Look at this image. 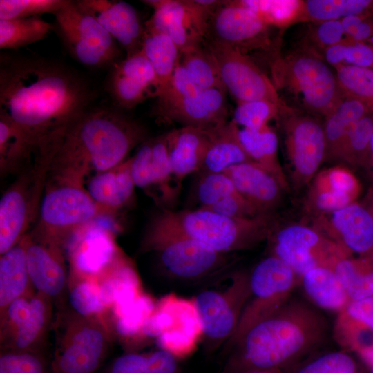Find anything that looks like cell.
<instances>
[{
  "mask_svg": "<svg viewBox=\"0 0 373 373\" xmlns=\"http://www.w3.org/2000/svg\"><path fill=\"white\" fill-rule=\"evenodd\" d=\"M94 95L80 75L62 64L36 57H1L0 115L26 133L37 153L89 109Z\"/></svg>",
  "mask_w": 373,
  "mask_h": 373,
  "instance_id": "cell-1",
  "label": "cell"
},
{
  "mask_svg": "<svg viewBox=\"0 0 373 373\" xmlns=\"http://www.w3.org/2000/svg\"><path fill=\"white\" fill-rule=\"evenodd\" d=\"M141 124L117 111L88 109L70 123L55 148V178L82 182L90 170L102 172L125 161L146 139Z\"/></svg>",
  "mask_w": 373,
  "mask_h": 373,
  "instance_id": "cell-2",
  "label": "cell"
},
{
  "mask_svg": "<svg viewBox=\"0 0 373 373\" xmlns=\"http://www.w3.org/2000/svg\"><path fill=\"white\" fill-rule=\"evenodd\" d=\"M326 332V321L317 311L305 303L287 300L227 351L222 373L283 370L318 345Z\"/></svg>",
  "mask_w": 373,
  "mask_h": 373,
  "instance_id": "cell-3",
  "label": "cell"
},
{
  "mask_svg": "<svg viewBox=\"0 0 373 373\" xmlns=\"http://www.w3.org/2000/svg\"><path fill=\"white\" fill-rule=\"evenodd\" d=\"M276 225L274 213L234 218L203 208L182 211L163 208L148 227L180 234L215 251L233 254L267 240Z\"/></svg>",
  "mask_w": 373,
  "mask_h": 373,
  "instance_id": "cell-4",
  "label": "cell"
},
{
  "mask_svg": "<svg viewBox=\"0 0 373 373\" xmlns=\"http://www.w3.org/2000/svg\"><path fill=\"white\" fill-rule=\"evenodd\" d=\"M50 373H94L108 356L111 332L104 318L61 312Z\"/></svg>",
  "mask_w": 373,
  "mask_h": 373,
  "instance_id": "cell-5",
  "label": "cell"
},
{
  "mask_svg": "<svg viewBox=\"0 0 373 373\" xmlns=\"http://www.w3.org/2000/svg\"><path fill=\"white\" fill-rule=\"evenodd\" d=\"M276 84L294 94L313 113L329 115L344 98L336 74L319 55L298 50L280 57L272 67Z\"/></svg>",
  "mask_w": 373,
  "mask_h": 373,
  "instance_id": "cell-6",
  "label": "cell"
},
{
  "mask_svg": "<svg viewBox=\"0 0 373 373\" xmlns=\"http://www.w3.org/2000/svg\"><path fill=\"white\" fill-rule=\"evenodd\" d=\"M142 248L157 253L166 276L186 283L213 280L227 272L235 262L232 254L215 251L180 234L149 227Z\"/></svg>",
  "mask_w": 373,
  "mask_h": 373,
  "instance_id": "cell-7",
  "label": "cell"
},
{
  "mask_svg": "<svg viewBox=\"0 0 373 373\" xmlns=\"http://www.w3.org/2000/svg\"><path fill=\"white\" fill-rule=\"evenodd\" d=\"M195 297L208 351L224 345L235 332L250 294L249 274L227 271L211 280Z\"/></svg>",
  "mask_w": 373,
  "mask_h": 373,
  "instance_id": "cell-8",
  "label": "cell"
},
{
  "mask_svg": "<svg viewBox=\"0 0 373 373\" xmlns=\"http://www.w3.org/2000/svg\"><path fill=\"white\" fill-rule=\"evenodd\" d=\"M143 333L146 341L154 338L160 349L178 361L190 356L204 336L194 298H186L174 293L162 296L156 301Z\"/></svg>",
  "mask_w": 373,
  "mask_h": 373,
  "instance_id": "cell-9",
  "label": "cell"
},
{
  "mask_svg": "<svg viewBox=\"0 0 373 373\" xmlns=\"http://www.w3.org/2000/svg\"><path fill=\"white\" fill-rule=\"evenodd\" d=\"M55 182L44 191L36 233L62 246L64 239L70 240L77 231L104 214L80 182L59 178Z\"/></svg>",
  "mask_w": 373,
  "mask_h": 373,
  "instance_id": "cell-10",
  "label": "cell"
},
{
  "mask_svg": "<svg viewBox=\"0 0 373 373\" xmlns=\"http://www.w3.org/2000/svg\"><path fill=\"white\" fill-rule=\"evenodd\" d=\"M300 278L278 258L269 256L249 274L250 294L236 329L224 345L228 351L254 325L278 310Z\"/></svg>",
  "mask_w": 373,
  "mask_h": 373,
  "instance_id": "cell-11",
  "label": "cell"
},
{
  "mask_svg": "<svg viewBox=\"0 0 373 373\" xmlns=\"http://www.w3.org/2000/svg\"><path fill=\"white\" fill-rule=\"evenodd\" d=\"M267 241L271 254L287 264L300 278L307 271L318 267L334 269L352 254L314 227L291 224L275 227Z\"/></svg>",
  "mask_w": 373,
  "mask_h": 373,
  "instance_id": "cell-12",
  "label": "cell"
},
{
  "mask_svg": "<svg viewBox=\"0 0 373 373\" xmlns=\"http://www.w3.org/2000/svg\"><path fill=\"white\" fill-rule=\"evenodd\" d=\"M54 15L55 30L76 61L97 68L117 63L119 55L117 42L76 1L68 0Z\"/></svg>",
  "mask_w": 373,
  "mask_h": 373,
  "instance_id": "cell-13",
  "label": "cell"
},
{
  "mask_svg": "<svg viewBox=\"0 0 373 373\" xmlns=\"http://www.w3.org/2000/svg\"><path fill=\"white\" fill-rule=\"evenodd\" d=\"M50 167L49 161L37 159L35 164L23 170L3 193L0 200L1 255L26 235L35 213L39 211Z\"/></svg>",
  "mask_w": 373,
  "mask_h": 373,
  "instance_id": "cell-14",
  "label": "cell"
},
{
  "mask_svg": "<svg viewBox=\"0 0 373 373\" xmlns=\"http://www.w3.org/2000/svg\"><path fill=\"white\" fill-rule=\"evenodd\" d=\"M153 9L145 29L166 34L181 53L204 43L210 18L222 1L148 0Z\"/></svg>",
  "mask_w": 373,
  "mask_h": 373,
  "instance_id": "cell-15",
  "label": "cell"
},
{
  "mask_svg": "<svg viewBox=\"0 0 373 373\" xmlns=\"http://www.w3.org/2000/svg\"><path fill=\"white\" fill-rule=\"evenodd\" d=\"M285 115L283 127L291 182L298 190L309 185L325 161L323 123L312 115L294 111Z\"/></svg>",
  "mask_w": 373,
  "mask_h": 373,
  "instance_id": "cell-16",
  "label": "cell"
},
{
  "mask_svg": "<svg viewBox=\"0 0 373 373\" xmlns=\"http://www.w3.org/2000/svg\"><path fill=\"white\" fill-rule=\"evenodd\" d=\"M207 46L226 90L238 102L267 100L289 108L280 97L274 84L247 54L212 39Z\"/></svg>",
  "mask_w": 373,
  "mask_h": 373,
  "instance_id": "cell-17",
  "label": "cell"
},
{
  "mask_svg": "<svg viewBox=\"0 0 373 373\" xmlns=\"http://www.w3.org/2000/svg\"><path fill=\"white\" fill-rule=\"evenodd\" d=\"M269 26L237 1H222L212 14L208 33L217 41L245 54L269 47Z\"/></svg>",
  "mask_w": 373,
  "mask_h": 373,
  "instance_id": "cell-18",
  "label": "cell"
},
{
  "mask_svg": "<svg viewBox=\"0 0 373 373\" xmlns=\"http://www.w3.org/2000/svg\"><path fill=\"white\" fill-rule=\"evenodd\" d=\"M70 274L97 279L122 255L111 229L95 220L70 239Z\"/></svg>",
  "mask_w": 373,
  "mask_h": 373,
  "instance_id": "cell-19",
  "label": "cell"
},
{
  "mask_svg": "<svg viewBox=\"0 0 373 373\" xmlns=\"http://www.w3.org/2000/svg\"><path fill=\"white\" fill-rule=\"evenodd\" d=\"M26 261L36 291L52 301L60 300L69 278L61 246L48 237L27 234Z\"/></svg>",
  "mask_w": 373,
  "mask_h": 373,
  "instance_id": "cell-20",
  "label": "cell"
},
{
  "mask_svg": "<svg viewBox=\"0 0 373 373\" xmlns=\"http://www.w3.org/2000/svg\"><path fill=\"white\" fill-rule=\"evenodd\" d=\"M318 218L316 229L352 254L367 257L373 254V208L365 201Z\"/></svg>",
  "mask_w": 373,
  "mask_h": 373,
  "instance_id": "cell-21",
  "label": "cell"
},
{
  "mask_svg": "<svg viewBox=\"0 0 373 373\" xmlns=\"http://www.w3.org/2000/svg\"><path fill=\"white\" fill-rule=\"evenodd\" d=\"M225 92L204 89L197 95L157 102L155 114L163 121L211 130L227 122Z\"/></svg>",
  "mask_w": 373,
  "mask_h": 373,
  "instance_id": "cell-22",
  "label": "cell"
},
{
  "mask_svg": "<svg viewBox=\"0 0 373 373\" xmlns=\"http://www.w3.org/2000/svg\"><path fill=\"white\" fill-rule=\"evenodd\" d=\"M309 186L305 207L318 216L331 213L356 202L361 191L357 178L342 166L318 171Z\"/></svg>",
  "mask_w": 373,
  "mask_h": 373,
  "instance_id": "cell-23",
  "label": "cell"
},
{
  "mask_svg": "<svg viewBox=\"0 0 373 373\" xmlns=\"http://www.w3.org/2000/svg\"><path fill=\"white\" fill-rule=\"evenodd\" d=\"M78 6L93 16L129 57L141 51L145 33L139 14L122 1L81 0Z\"/></svg>",
  "mask_w": 373,
  "mask_h": 373,
  "instance_id": "cell-24",
  "label": "cell"
},
{
  "mask_svg": "<svg viewBox=\"0 0 373 373\" xmlns=\"http://www.w3.org/2000/svg\"><path fill=\"white\" fill-rule=\"evenodd\" d=\"M129 160L135 186L144 189L157 186L167 204L175 200L178 191L172 181L176 180L169 162L166 134L146 140Z\"/></svg>",
  "mask_w": 373,
  "mask_h": 373,
  "instance_id": "cell-25",
  "label": "cell"
},
{
  "mask_svg": "<svg viewBox=\"0 0 373 373\" xmlns=\"http://www.w3.org/2000/svg\"><path fill=\"white\" fill-rule=\"evenodd\" d=\"M238 193L258 214L274 213L281 203L283 191L278 180L254 162L232 166L224 172Z\"/></svg>",
  "mask_w": 373,
  "mask_h": 373,
  "instance_id": "cell-26",
  "label": "cell"
},
{
  "mask_svg": "<svg viewBox=\"0 0 373 373\" xmlns=\"http://www.w3.org/2000/svg\"><path fill=\"white\" fill-rule=\"evenodd\" d=\"M166 148L174 178L179 184L201 170L210 142V130L182 126L166 133Z\"/></svg>",
  "mask_w": 373,
  "mask_h": 373,
  "instance_id": "cell-27",
  "label": "cell"
},
{
  "mask_svg": "<svg viewBox=\"0 0 373 373\" xmlns=\"http://www.w3.org/2000/svg\"><path fill=\"white\" fill-rule=\"evenodd\" d=\"M130 160L118 166L97 172L88 184L87 191L102 213H113L126 205L134 193Z\"/></svg>",
  "mask_w": 373,
  "mask_h": 373,
  "instance_id": "cell-28",
  "label": "cell"
},
{
  "mask_svg": "<svg viewBox=\"0 0 373 373\" xmlns=\"http://www.w3.org/2000/svg\"><path fill=\"white\" fill-rule=\"evenodd\" d=\"M52 301L35 292L30 296V310L10 338L1 346L2 350L43 353L48 331L52 323Z\"/></svg>",
  "mask_w": 373,
  "mask_h": 373,
  "instance_id": "cell-29",
  "label": "cell"
},
{
  "mask_svg": "<svg viewBox=\"0 0 373 373\" xmlns=\"http://www.w3.org/2000/svg\"><path fill=\"white\" fill-rule=\"evenodd\" d=\"M239 130L232 121L210 130V142L200 171L221 173L232 166L253 162L241 143Z\"/></svg>",
  "mask_w": 373,
  "mask_h": 373,
  "instance_id": "cell-30",
  "label": "cell"
},
{
  "mask_svg": "<svg viewBox=\"0 0 373 373\" xmlns=\"http://www.w3.org/2000/svg\"><path fill=\"white\" fill-rule=\"evenodd\" d=\"M27 234L0 258V314L14 300L32 294L26 261Z\"/></svg>",
  "mask_w": 373,
  "mask_h": 373,
  "instance_id": "cell-31",
  "label": "cell"
},
{
  "mask_svg": "<svg viewBox=\"0 0 373 373\" xmlns=\"http://www.w3.org/2000/svg\"><path fill=\"white\" fill-rule=\"evenodd\" d=\"M373 115V106L359 99L344 97L323 123L326 142L325 161H336L349 132L363 117Z\"/></svg>",
  "mask_w": 373,
  "mask_h": 373,
  "instance_id": "cell-32",
  "label": "cell"
},
{
  "mask_svg": "<svg viewBox=\"0 0 373 373\" xmlns=\"http://www.w3.org/2000/svg\"><path fill=\"white\" fill-rule=\"evenodd\" d=\"M307 298L318 307L340 312L350 301L334 269L318 267L300 278Z\"/></svg>",
  "mask_w": 373,
  "mask_h": 373,
  "instance_id": "cell-33",
  "label": "cell"
},
{
  "mask_svg": "<svg viewBox=\"0 0 373 373\" xmlns=\"http://www.w3.org/2000/svg\"><path fill=\"white\" fill-rule=\"evenodd\" d=\"M239 135L251 160L271 173L285 191H289L290 184L278 159V140L275 131L269 126L258 131L242 128Z\"/></svg>",
  "mask_w": 373,
  "mask_h": 373,
  "instance_id": "cell-34",
  "label": "cell"
},
{
  "mask_svg": "<svg viewBox=\"0 0 373 373\" xmlns=\"http://www.w3.org/2000/svg\"><path fill=\"white\" fill-rule=\"evenodd\" d=\"M142 50L150 61L156 75L157 97L166 88L179 66L182 53L168 35L146 29Z\"/></svg>",
  "mask_w": 373,
  "mask_h": 373,
  "instance_id": "cell-35",
  "label": "cell"
},
{
  "mask_svg": "<svg viewBox=\"0 0 373 373\" xmlns=\"http://www.w3.org/2000/svg\"><path fill=\"white\" fill-rule=\"evenodd\" d=\"M156 302L144 292L119 316L112 318L113 332L120 338L126 352H134L146 341L143 330Z\"/></svg>",
  "mask_w": 373,
  "mask_h": 373,
  "instance_id": "cell-36",
  "label": "cell"
},
{
  "mask_svg": "<svg viewBox=\"0 0 373 373\" xmlns=\"http://www.w3.org/2000/svg\"><path fill=\"white\" fill-rule=\"evenodd\" d=\"M55 26L39 17L0 19V48L16 50L46 37Z\"/></svg>",
  "mask_w": 373,
  "mask_h": 373,
  "instance_id": "cell-37",
  "label": "cell"
},
{
  "mask_svg": "<svg viewBox=\"0 0 373 373\" xmlns=\"http://www.w3.org/2000/svg\"><path fill=\"white\" fill-rule=\"evenodd\" d=\"M354 15L373 16V0L303 1L298 22L340 20Z\"/></svg>",
  "mask_w": 373,
  "mask_h": 373,
  "instance_id": "cell-38",
  "label": "cell"
},
{
  "mask_svg": "<svg viewBox=\"0 0 373 373\" xmlns=\"http://www.w3.org/2000/svg\"><path fill=\"white\" fill-rule=\"evenodd\" d=\"M36 148L26 133L0 115V168L3 172L21 169Z\"/></svg>",
  "mask_w": 373,
  "mask_h": 373,
  "instance_id": "cell-39",
  "label": "cell"
},
{
  "mask_svg": "<svg viewBox=\"0 0 373 373\" xmlns=\"http://www.w3.org/2000/svg\"><path fill=\"white\" fill-rule=\"evenodd\" d=\"M334 270L350 300L373 296V262L368 257L344 258Z\"/></svg>",
  "mask_w": 373,
  "mask_h": 373,
  "instance_id": "cell-40",
  "label": "cell"
},
{
  "mask_svg": "<svg viewBox=\"0 0 373 373\" xmlns=\"http://www.w3.org/2000/svg\"><path fill=\"white\" fill-rule=\"evenodd\" d=\"M178 360L160 349L147 354L126 352L113 361L108 373H178Z\"/></svg>",
  "mask_w": 373,
  "mask_h": 373,
  "instance_id": "cell-41",
  "label": "cell"
},
{
  "mask_svg": "<svg viewBox=\"0 0 373 373\" xmlns=\"http://www.w3.org/2000/svg\"><path fill=\"white\" fill-rule=\"evenodd\" d=\"M67 289L70 310L76 314L88 318H104L108 312L96 279L70 273Z\"/></svg>",
  "mask_w": 373,
  "mask_h": 373,
  "instance_id": "cell-42",
  "label": "cell"
},
{
  "mask_svg": "<svg viewBox=\"0 0 373 373\" xmlns=\"http://www.w3.org/2000/svg\"><path fill=\"white\" fill-rule=\"evenodd\" d=\"M180 64L202 89L227 91L207 45L202 44L182 52Z\"/></svg>",
  "mask_w": 373,
  "mask_h": 373,
  "instance_id": "cell-43",
  "label": "cell"
},
{
  "mask_svg": "<svg viewBox=\"0 0 373 373\" xmlns=\"http://www.w3.org/2000/svg\"><path fill=\"white\" fill-rule=\"evenodd\" d=\"M372 135L371 115L362 118L349 132L338 150L336 160L363 169L368 160Z\"/></svg>",
  "mask_w": 373,
  "mask_h": 373,
  "instance_id": "cell-44",
  "label": "cell"
},
{
  "mask_svg": "<svg viewBox=\"0 0 373 373\" xmlns=\"http://www.w3.org/2000/svg\"><path fill=\"white\" fill-rule=\"evenodd\" d=\"M237 2L260 16L269 26L286 28L298 23L303 1L240 0Z\"/></svg>",
  "mask_w": 373,
  "mask_h": 373,
  "instance_id": "cell-45",
  "label": "cell"
},
{
  "mask_svg": "<svg viewBox=\"0 0 373 373\" xmlns=\"http://www.w3.org/2000/svg\"><path fill=\"white\" fill-rule=\"evenodd\" d=\"M108 76L106 88L115 104L124 109H131L150 96L155 91L138 79L122 73L114 66Z\"/></svg>",
  "mask_w": 373,
  "mask_h": 373,
  "instance_id": "cell-46",
  "label": "cell"
},
{
  "mask_svg": "<svg viewBox=\"0 0 373 373\" xmlns=\"http://www.w3.org/2000/svg\"><path fill=\"white\" fill-rule=\"evenodd\" d=\"M293 111L267 100L238 102L231 120L237 126L258 131L269 126V122L279 114L285 115Z\"/></svg>",
  "mask_w": 373,
  "mask_h": 373,
  "instance_id": "cell-47",
  "label": "cell"
},
{
  "mask_svg": "<svg viewBox=\"0 0 373 373\" xmlns=\"http://www.w3.org/2000/svg\"><path fill=\"white\" fill-rule=\"evenodd\" d=\"M344 97L363 101L373 106V69L354 66L334 68Z\"/></svg>",
  "mask_w": 373,
  "mask_h": 373,
  "instance_id": "cell-48",
  "label": "cell"
},
{
  "mask_svg": "<svg viewBox=\"0 0 373 373\" xmlns=\"http://www.w3.org/2000/svg\"><path fill=\"white\" fill-rule=\"evenodd\" d=\"M325 62L334 68L354 66L373 69V44L347 40L323 52Z\"/></svg>",
  "mask_w": 373,
  "mask_h": 373,
  "instance_id": "cell-49",
  "label": "cell"
},
{
  "mask_svg": "<svg viewBox=\"0 0 373 373\" xmlns=\"http://www.w3.org/2000/svg\"><path fill=\"white\" fill-rule=\"evenodd\" d=\"M200 172L195 193L200 208L208 207L238 192L224 172Z\"/></svg>",
  "mask_w": 373,
  "mask_h": 373,
  "instance_id": "cell-50",
  "label": "cell"
},
{
  "mask_svg": "<svg viewBox=\"0 0 373 373\" xmlns=\"http://www.w3.org/2000/svg\"><path fill=\"white\" fill-rule=\"evenodd\" d=\"M292 373H363L356 360L341 350L324 354L298 366Z\"/></svg>",
  "mask_w": 373,
  "mask_h": 373,
  "instance_id": "cell-51",
  "label": "cell"
},
{
  "mask_svg": "<svg viewBox=\"0 0 373 373\" xmlns=\"http://www.w3.org/2000/svg\"><path fill=\"white\" fill-rule=\"evenodd\" d=\"M68 0H1L0 19L39 17L55 14Z\"/></svg>",
  "mask_w": 373,
  "mask_h": 373,
  "instance_id": "cell-52",
  "label": "cell"
},
{
  "mask_svg": "<svg viewBox=\"0 0 373 373\" xmlns=\"http://www.w3.org/2000/svg\"><path fill=\"white\" fill-rule=\"evenodd\" d=\"M0 373H50V365L42 353L2 350Z\"/></svg>",
  "mask_w": 373,
  "mask_h": 373,
  "instance_id": "cell-53",
  "label": "cell"
},
{
  "mask_svg": "<svg viewBox=\"0 0 373 373\" xmlns=\"http://www.w3.org/2000/svg\"><path fill=\"white\" fill-rule=\"evenodd\" d=\"M308 38L317 50L323 52L330 47L350 40L345 34L341 20L313 23Z\"/></svg>",
  "mask_w": 373,
  "mask_h": 373,
  "instance_id": "cell-54",
  "label": "cell"
},
{
  "mask_svg": "<svg viewBox=\"0 0 373 373\" xmlns=\"http://www.w3.org/2000/svg\"><path fill=\"white\" fill-rule=\"evenodd\" d=\"M202 90L180 65L176 68L166 88L157 95V102L194 96Z\"/></svg>",
  "mask_w": 373,
  "mask_h": 373,
  "instance_id": "cell-55",
  "label": "cell"
},
{
  "mask_svg": "<svg viewBox=\"0 0 373 373\" xmlns=\"http://www.w3.org/2000/svg\"><path fill=\"white\" fill-rule=\"evenodd\" d=\"M203 209L234 218H249L260 215L238 192Z\"/></svg>",
  "mask_w": 373,
  "mask_h": 373,
  "instance_id": "cell-56",
  "label": "cell"
},
{
  "mask_svg": "<svg viewBox=\"0 0 373 373\" xmlns=\"http://www.w3.org/2000/svg\"><path fill=\"white\" fill-rule=\"evenodd\" d=\"M340 20L350 40L373 44V16L354 15Z\"/></svg>",
  "mask_w": 373,
  "mask_h": 373,
  "instance_id": "cell-57",
  "label": "cell"
},
{
  "mask_svg": "<svg viewBox=\"0 0 373 373\" xmlns=\"http://www.w3.org/2000/svg\"><path fill=\"white\" fill-rule=\"evenodd\" d=\"M341 312L373 330V296L357 300H350Z\"/></svg>",
  "mask_w": 373,
  "mask_h": 373,
  "instance_id": "cell-58",
  "label": "cell"
},
{
  "mask_svg": "<svg viewBox=\"0 0 373 373\" xmlns=\"http://www.w3.org/2000/svg\"><path fill=\"white\" fill-rule=\"evenodd\" d=\"M363 169L367 172V175L372 182V187H373V135L371 140L370 150L368 160Z\"/></svg>",
  "mask_w": 373,
  "mask_h": 373,
  "instance_id": "cell-59",
  "label": "cell"
},
{
  "mask_svg": "<svg viewBox=\"0 0 373 373\" xmlns=\"http://www.w3.org/2000/svg\"><path fill=\"white\" fill-rule=\"evenodd\" d=\"M240 373H284L282 369H265V370H251L244 371Z\"/></svg>",
  "mask_w": 373,
  "mask_h": 373,
  "instance_id": "cell-60",
  "label": "cell"
},
{
  "mask_svg": "<svg viewBox=\"0 0 373 373\" xmlns=\"http://www.w3.org/2000/svg\"><path fill=\"white\" fill-rule=\"evenodd\" d=\"M365 201L373 208V187H371L365 199Z\"/></svg>",
  "mask_w": 373,
  "mask_h": 373,
  "instance_id": "cell-61",
  "label": "cell"
},
{
  "mask_svg": "<svg viewBox=\"0 0 373 373\" xmlns=\"http://www.w3.org/2000/svg\"><path fill=\"white\" fill-rule=\"evenodd\" d=\"M370 369V373H373V361L368 365Z\"/></svg>",
  "mask_w": 373,
  "mask_h": 373,
  "instance_id": "cell-62",
  "label": "cell"
},
{
  "mask_svg": "<svg viewBox=\"0 0 373 373\" xmlns=\"http://www.w3.org/2000/svg\"><path fill=\"white\" fill-rule=\"evenodd\" d=\"M371 260L372 262H373V254L369 256H367Z\"/></svg>",
  "mask_w": 373,
  "mask_h": 373,
  "instance_id": "cell-63",
  "label": "cell"
}]
</instances>
